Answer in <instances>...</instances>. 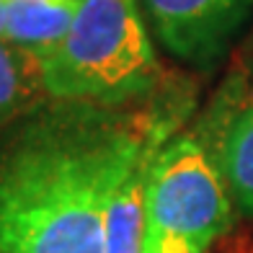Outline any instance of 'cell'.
Returning <instances> with one entry per match:
<instances>
[{"instance_id": "1", "label": "cell", "mask_w": 253, "mask_h": 253, "mask_svg": "<svg viewBox=\"0 0 253 253\" xmlns=\"http://www.w3.org/2000/svg\"><path fill=\"white\" fill-rule=\"evenodd\" d=\"M150 145L98 103L31 111L0 140V253H106L109 197Z\"/></svg>"}, {"instance_id": "2", "label": "cell", "mask_w": 253, "mask_h": 253, "mask_svg": "<svg viewBox=\"0 0 253 253\" xmlns=\"http://www.w3.org/2000/svg\"><path fill=\"white\" fill-rule=\"evenodd\" d=\"M47 96L114 106L150 90L158 62L137 0H78L60 47L42 57Z\"/></svg>"}, {"instance_id": "3", "label": "cell", "mask_w": 253, "mask_h": 253, "mask_svg": "<svg viewBox=\"0 0 253 253\" xmlns=\"http://www.w3.org/2000/svg\"><path fill=\"white\" fill-rule=\"evenodd\" d=\"M147 217L153 227L199 246L230 227L233 202L220 166L202 142L181 137L155 153L147 173Z\"/></svg>"}, {"instance_id": "4", "label": "cell", "mask_w": 253, "mask_h": 253, "mask_svg": "<svg viewBox=\"0 0 253 253\" xmlns=\"http://www.w3.org/2000/svg\"><path fill=\"white\" fill-rule=\"evenodd\" d=\"M150 24L168 52L191 65H212L238 29L253 0H142Z\"/></svg>"}, {"instance_id": "5", "label": "cell", "mask_w": 253, "mask_h": 253, "mask_svg": "<svg viewBox=\"0 0 253 253\" xmlns=\"http://www.w3.org/2000/svg\"><path fill=\"white\" fill-rule=\"evenodd\" d=\"M155 155L140 160L114 189L103 217V248L106 253H145L147 240V173Z\"/></svg>"}, {"instance_id": "6", "label": "cell", "mask_w": 253, "mask_h": 253, "mask_svg": "<svg viewBox=\"0 0 253 253\" xmlns=\"http://www.w3.org/2000/svg\"><path fill=\"white\" fill-rule=\"evenodd\" d=\"M78 0H3V39L37 57L60 47L73 24Z\"/></svg>"}, {"instance_id": "7", "label": "cell", "mask_w": 253, "mask_h": 253, "mask_svg": "<svg viewBox=\"0 0 253 253\" xmlns=\"http://www.w3.org/2000/svg\"><path fill=\"white\" fill-rule=\"evenodd\" d=\"M44 96L42 57L0 39V124L31 114Z\"/></svg>"}, {"instance_id": "8", "label": "cell", "mask_w": 253, "mask_h": 253, "mask_svg": "<svg viewBox=\"0 0 253 253\" xmlns=\"http://www.w3.org/2000/svg\"><path fill=\"white\" fill-rule=\"evenodd\" d=\"M217 166L227 181L230 199L243 214L253 217V98L230 119Z\"/></svg>"}, {"instance_id": "9", "label": "cell", "mask_w": 253, "mask_h": 253, "mask_svg": "<svg viewBox=\"0 0 253 253\" xmlns=\"http://www.w3.org/2000/svg\"><path fill=\"white\" fill-rule=\"evenodd\" d=\"M145 253H204L199 243L189 238H181L173 233H166L160 227H147V240H145Z\"/></svg>"}, {"instance_id": "10", "label": "cell", "mask_w": 253, "mask_h": 253, "mask_svg": "<svg viewBox=\"0 0 253 253\" xmlns=\"http://www.w3.org/2000/svg\"><path fill=\"white\" fill-rule=\"evenodd\" d=\"M5 34V10H3V0H0V39Z\"/></svg>"}]
</instances>
